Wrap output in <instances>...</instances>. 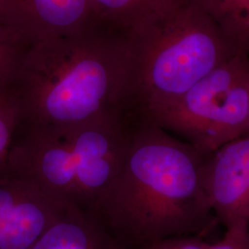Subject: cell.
Listing matches in <instances>:
<instances>
[{
  "mask_svg": "<svg viewBox=\"0 0 249 249\" xmlns=\"http://www.w3.org/2000/svg\"><path fill=\"white\" fill-rule=\"evenodd\" d=\"M208 156L249 133V55L237 53L149 120Z\"/></svg>",
  "mask_w": 249,
  "mask_h": 249,
  "instance_id": "obj_5",
  "label": "cell"
},
{
  "mask_svg": "<svg viewBox=\"0 0 249 249\" xmlns=\"http://www.w3.org/2000/svg\"><path fill=\"white\" fill-rule=\"evenodd\" d=\"M204 160L189 143L138 119L120 170L91 214L124 249L199 235L216 219Z\"/></svg>",
  "mask_w": 249,
  "mask_h": 249,
  "instance_id": "obj_1",
  "label": "cell"
},
{
  "mask_svg": "<svg viewBox=\"0 0 249 249\" xmlns=\"http://www.w3.org/2000/svg\"><path fill=\"white\" fill-rule=\"evenodd\" d=\"M203 182L214 216L226 229L249 224V133L205 157Z\"/></svg>",
  "mask_w": 249,
  "mask_h": 249,
  "instance_id": "obj_7",
  "label": "cell"
},
{
  "mask_svg": "<svg viewBox=\"0 0 249 249\" xmlns=\"http://www.w3.org/2000/svg\"><path fill=\"white\" fill-rule=\"evenodd\" d=\"M134 124L128 113H113L75 124L24 125L6 169L91 213L120 170Z\"/></svg>",
  "mask_w": 249,
  "mask_h": 249,
  "instance_id": "obj_4",
  "label": "cell"
},
{
  "mask_svg": "<svg viewBox=\"0 0 249 249\" xmlns=\"http://www.w3.org/2000/svg\"><path fill=\"white\" fill-rule=\"evenodd\" d=\"M207 249H249V224L239 223L227 228L223 238Z\"/></svg>",
  "mask_w": 249,
  "mask_h": 249,
  "instance_id": "obj_14",
  "label": "cell"
},
{
  "mask_svg": "<svg viewBox=\"0 0 249 249\" xmlns=\"http://www.w3.org/2000/svg\"><path fill=\"white\" fill-rule=\"evenodd\" d=\"M26 126L75 124L129 113L125 35L96 23L29 45L11 82Z\"/></svg>",
  "mask_w": 249,
  "mask_h": 249,
  "instance_id": "obj_2",
  "label": "cell"
},
{
  "mask_svg": "<svg viewBox=\"0 0 249 249\" xmlns=\"http://www.w3.org/2000/svg\"><path fill=\"white\" fill-rule=\"evenodd\" d=\"M23 116L11 85L0 87V173L7 167L9 152Z\"/></svg>",
  "mask_w": 249,
  "mask_h": 249,
  "instance_id": "obj_12",
  "label": "cell"
},
{
  "mask_svg": "<svg viewBox=\"0 0 249 249\" xmlns=\"http://www.w3.org/2000/svg\"><path fill=\"white\" fill-rule=\"evenodd\" d=\"M236 53L249 55V0H195Z\"/></svg>",
  "mask_w": 249,
  "mask_h": 249,
  "instance_id": "obj_10",
  "label": "cell"
},
{
  "mask_svg": "<svg viewBox=\"0 0 249 249\" xmlns=\"http://www.w3.org/2000/svg\"><path fill=\"white\" fill-rule=\"evenodd\" d=\"M0 23L28 47L98 21L89 0H0Z\"/></svg>",
  "mask_w": 249,
  "mask_h": 249,
  "instance_id": "obj_8",
  "label": "cell"
},
{
  "mask_svg": "<svg viewBox=\"0 0 249 249\" xmlns=\"http://www.w3.org/2000/svg\"><path fill=\"white\" fill-rule=\"evenodd\" d=\"M168 0H89L98 23L126 34Z\"/></svg>",
  "mask_w": 249,
  "mask_h": 249,
  "instance_id": "obj_11",
  "label": "cell"
},
{
  "mask_svg": "<svg viewBox=\"0 0 249 249\" xmlns=\"http://www.w3.org/2000/svg\"><path fill=\"white\" fill-rule=\"evenodd\" d=\"M128 109L149 120L235 54L195 0H168L126 34Z\"/></svg>",
  "mask_w": 249,
  "mask_h": 249,
  "instance_id": "obj_3",
  "label": "cell"
},
{
  "mask_svg": "<svg viewBox=\"0 0 249 249\" xmlns=\"http://www.w3.org/2000/svg\"><path fill=\"white\" fill-rule=\"evenodd\" d=\"M27 46L0 23V87L10 85Z\"/></svg>",
  "mask_w": 249,
  "mask_h": 249,
  "instance_id": "obj_13",
  "label": "cell"
},
{
  "mask_svg": "<svg viewBox=\"0 0 249 249\" xmlns=\"http://www.w3.org/2000/svg\"><path fill=\"white\" fill-rule=\"evenodd\" d=\"M209 245L200 235H185L156 241L138 249H207Z\"/></svg>",
  "mask_w": 249,
  "mask_h": 249,
  "instance_id": "obj_15",
  "label": "cell"
},
{
  "mask_svg": "<svg viewBox=\"0 0 249 249\" xmlns=\"http://www.w3.org/2000/svg\"><path fill=\"white\" fill-rule=\"evenodd\" d=\"M70 209L34 182L0 173V249H29Z\"/></svg>",
  "mask_w": 249,
  "mask_h": 249,
  "instance_id": "obj_6",
  "label": "cell"
},
{
  "mask_svg": "<svg viewBox=\"0 0 249 249\" xmlns=\"http://www.w3.org/2000/svg\"><path fill=\"white\" fill-rule=\"evenodd\" d=\"M29 249H124L93 214L70 208Z\"/></svg>",
  "mask_w": 249,
  "mask_h": 249,
  "instance_id": "obj_9",
  "label": "cell"
}]
</instances>
